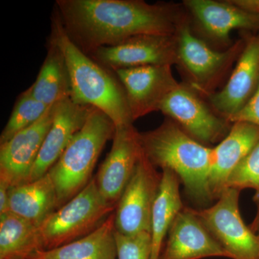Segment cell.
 Here are the masks:
<instances>
[{
	"label": "cell",
	"instance_id": "18",
	"mask_svg": "<svg viewBox=\"0 0 259 259\" xmlns=\"http://www.w3.org/2000/svg\"><path fill=\"white\" fill-rule=\"evenodd\" d=\"M184 5L209 37L228 42L236 29L258 28L259 16L235 5L213 0H187Z\"/></svg>",
	"mask_w": 259,
	"mask_h": 259
},
{
	"label": "cell",
	"instance_id": "13",
	"mask_svg": "<svg viewBox=\"0 0 259 259\" xmlns=\"http://www.w3.org/2000/svg\"><path fill=\"white\" fill-rule=\"evenodd\" d=\"M160 111L180 123L194 139L202 142H215L228 129V121L218 117L193 90L183 85H179L167 96Z\"/></svg>",
	"mask_w": 259,
	"mask_h": 259
},
{
	"label": "cell",
	"instance_id": "6",
	"mask_svg": "<svg viewBox=\"0 0 259 259\" xmlns=\"http://www.w3.org/2000/svg\"><path fill=\"white\" fill-rule=\"evenodd\" d=\"M240 192L226 188L214 205L202 210H192L231 258L259 259V236L245 226L242 219Z\"/></svg>",
	"mask_w": 259,
	"mask_h": 259
},
{
	"label": "cell",
	"instance_id": "25",
	"mask_svg": "<svg viewBox=\"0 0 259 259\" xmlns=\"http://www.w3.org/2000/svg\"><path fill=\"white\" fill-rule=\"evenodd\" d=\"M226 188L253 189L256 192L255 199L259 198V141L232 172Z\"/></svg>",
	"mask_w": 259,
	"mask_h": 259
},
{
	"label": "cell",
	"instance_id": "20",
	"mask_svg": "<svg viewBox=\"0 0 259 259\" xmlns=\"http://www.w3.org/2000/svg\"><path fill=\"white\" fill-rule=\"evenodd\" d=\"M115 212L88 236L49 250H37L30 259H116Z\"/></svg>",
	"mask_w": 259,
	"mask_h": 259
},
{
	"label": "cell",
	"instance_id": "5",
	"mask_svg": "<svg viewBox=\"0 0 259 259\" xmlns=\"http://www.w3.org/2000/svg\"><path fill=\"white\" fill-rule=\"evenodd\" d=\"M115 209L116 206L102 197L93 178L83 190L39 227L42 250L54 249L88 236Z\"/></svg>",
	"mask_w": 259,
	"mask_h": 259
},
{
	"label": "cell",
	"instance_id": "2",
	"mask_svg": "<svg viewBox=\"0 0 259 259\" xmlns=\"http://www.w3.org/2000/svg\"><path fill=\"white\" fill-rule=\"evenodd\" d=\"M51 37L66 59L74 103L96 107L106 114L116 127L132 125L125 90L112 71L83 53L72 41L57 13L53 15Z\"/></svg>",
	"mask_w": 259,
	"mask_h": 259
},
{
	"label": "cell",
	"instance_id": "31",
	"mask_svg": "<svg viewBox=\"0 0 259 259\" xmlns=\"http://www.w3.org/2000/svg\"><path fill=\"white\" fill-rule=\"evenodd\" d=\"M25 259H30V258H25Z\"/></svg>",
	"mask_w": 259,
	"mask_h": 259
},
{
	"label": "cell",
	"instance_id": "11",
	"mask_svg": "<svg viewBox=\"0 0 259 259\" xmlns=\"http://www.w3.org/2000/svg\"><path fill=\"white\" fill-rule=\"evenodd\" d=\"M171 66H140L114 71L125 90L133 122L159 111L165 99L180 85Z\"/></svg>",
	"mask_w": 259,
	"mask_h": 259
},
{
	"label": "cell",
	"instance_id": "14",
	"mask_svg": "<svg viewBox=\"0 0 259 259\" xmlns=\"http://www.w3.org/2000/svg\"><path fill=\"white\" fill-rule=\"evenodd\" d=\"M95 107L74 103L70 98L54 105V117L28 182L47 175L77 133L81 131ZM26 182V183H27Z\"/></svg>",
	"mask_w": 259,
	"mask_h": 259
},
{
	"label": "cell",
	"instance_id": "9",
	"mask_svg": "<svg viewBox=\"0 0 259 259\" xmlns=\"http://www.w3.org/2000/svg\"><path fill=\"white\" fill-rule=\"evenodd\" d=\"M177 64L185 71L192 88L210 95V89L242 51L241 42L226 51H217L193 35L185 22L177 32Z\"/></svg>",
	"mask_w": 259,
	"mask_h": 259
},
{
	"label": "cell",
	"instance_id": "26",
	"mask_svg": "<svg viewBox=\"0 0 259 259\" xmlns=\"http://www.w3.org/2000/svg\"><path fill=\"white\" fill-rule=\"evenodd\" d=\"M116 259H151V233L145 232L135 236H125L115 231Z\"/></svg>",
	"mask_w": 259,
	"mask_h": 259
},
{
	"label": "cell",
	"instance_id": "16",
	"mask_svg": "<svg viewBox=\"0 0 259 259\" xmlns=\"http://www.w3.org/2000/svg\"><path fill=\"white\" fill-rule=\"evenodd\" d=\"M168 234V240L159 259L231 258L192 209L185 207L179 213Z\"/></svg>",
	"mask_w": 259,
	"mask_h": 259
},
{
	"label": "cell",
	"instance_id": "19",
	"mask_svg": "<svg viewBox=\"0 0 259 259\" xmlns=\"http://www.w3.org/2000/svg\"><path fill=\"white\" fill-rule=\"evenodd\" d=\"M55 186L49 173L38 180L11 187L10 212L39 228L57 209Z\"/></svg>",
	"mask_w": 259,
	"mask_h": 259
},
{
	"label": "cell",
	"instance_id": "24",
	"mask_svg": "<svg viewBox=\"0 0 259 259\" xmlns=\"http://www.w3.org/2000/svg\"><path fill=\"white\" fill-rule=\"evenodd\" d=\"M49 107L34 97L31 88L27 89L20 94L15 102L9 120L0 136V145L5 144L20 131L37 122L45 115Z\"/></svg>",
	"mask_w": 259,
	"mask_h": 259
},
{
	"label": "cell",
	"instance_id": "8",
	"mask_svg": "<svg viewBox=\"0 0 259 259\" xmlns=\"http://www.w3.org/2000/svg\"><path fill=\"white\" fill-rule=\"evenodd\" d=\"M176 35H139L118 45L101 47L89 56L110 71L177 64Z\"/></svg>",
	"mask_w": 259,
	"mask_h": 259
},
{
	"label": "cell",
	"instance_id": "27",
	"mask_svg": "<svg viewBox=\"0 0 259 259\" xmlns=\"http://www.w3.org/2000/svg\"><path fill=\"white\" fill-rule=\"evenodd\" d=\"M232 122H248L259 127V83L253 96L244 107L228 120Z\"/></svg>",
	"mask_w": 259,
	"mask_h": 259
},
{
	"label": "cell",
	"instance_id": "1",
	"mask_svg": "<svg viewBox=\"0 0 259 259\" xmlns=\"http://www.w3.org/2000/svg\"><path fill=\"white\" fill-rule=\"evenodd\" d=\"M56 13L85 54L139 35H176L184 19L176 7L141 0H56Z\"/></svg>",
	"mask_w": 259,
	"mask_h": 259
},
{
	"label": "cell",
	"instance_id": "10",
	"mask_svg": "<svg viewBox=\"0 0 259 259\" xmlns=\"http://www.w3.org/2000/svg\"><path fill=\"white\" fill-rule=\"evenodd\" d=\"M139 134L133 125L116 127L111 150L95 177L102 197L116 207L144 152Z\"/></svg>",
	"mask_w": 259,
	"mask_h": 259
},
{
	"label": "cell",
	"instance_id": "29",
	"mask_svg": "<svg viewBox=\"0 0 259 259\" xmlns=\"http://www.w3.org/2000/svg\"><path fill=\"white\" fill-rule=\"evenodd\" d=\"M232 3L259 16V0H233Z\"/></svg>",
	"mask_w": 259,
	"mask_h": 259
},
{
	"label": "cell",
	"instance_id": "21",
	"mask_svg": "<svg viewBox=\"0 0 259 259\" xmlns=\"http://www.w3.org/2000/svg\"><path fill=\"white\" fill-rule=\"evenodd\" d=\"M151 214V259H159L163 241L179 213L184 209L181 199V180L175 172L163 168Z\"/></svg>",
	"mask_w": 259,
	"mask_h": 259
},
{
	"label": "cell",
	"instance_id": "30",
	"mask_svg": "<svg viewBox=\"0 0 259 259\" xmlns=\"http://www.w3.org/2000/svg\"><path fill=\"white\" fill-rule=\"evenodd\" d=\"M255 200L257 202V207H258V208H257L256 215H255L254 221L252 223L250 228L253 233L259 236V198L255 199Z\"/></svg>",
	"mask_w": 259,
	"mask_h": 259
},
{
	"label": "cell",
	"instance_id": "28",
	"mask_svg": "<svg viewBox=\"0 0 259 259\" xmlns=\"http://www.w3.org/2000/svg\"><path fill=\"white\" fill-rule=\"evenodd\" d=\"M11 187L0 180V215L10 212V190Z\"/></svg>",
	"mask_w": 259,
	"mask_h": 259
},
{
	"label": "cell",
	"instance_id": "15",
	"mask_svg": "<svg viewBox=\"0 0 259 259\" xmlns=\"http://www.w3.org/2000/svg\"><path fill=\"white\" fill-rule=\"evenodd\" d=\"M258 83L259 33L245 44L228 83L221 91L209 95V102L228 122L249 101Z\"/></svg>",
	"mask_w": 259,
	"mask_h": 259
},
{
	"label": "cell",
	"instance_id": "3",
	"mask_svg": "<svg viewBox=\"0 0 259 259\" xmlns=\"http://www.w3.org/2000/svg\"><path fill=\"white\" fill-rule=\"evenodd\" d=\"M139 136L143 151L153 166L175 172L187 194L197 202L206 203L212 199L209 177L213 148L199 144L172 120Z\"/></svg>",
	"mask_w": 259,
	"mask_h": 259
},
{
	"label": "cell",
	"instance_id": "7",
	"mask_svg": "<svg viewBox=\"0 0 259 259\" xmlns=\"http://www.w3.org/2000/svg\"><path fill=\"white\" fill-rule=\"evenodd\" d=\"M161 178L143 152L116 207V231L125 236L151 233V214Z\"/></svg>",
	"mask_w": 259,
	"mask_h": 259
},
{
	"label": "cell",
	"instance_id": "22",
	"mask_svg": "<svg viewBox=\"0 0 259 259\" xmlns=\"http://www.w3.org/2000/svg\"><path fill=\"white\" fill-rule=\"evenodd\" d=\"M30 88L34 97L49 107L71 97V83L67 63L62 51L51 36L47 57Z\"/></svg>",
	"mask_w": 259,
	"mask_h": 259
},
{
	"label": "cell",
	"instance_id": "4",
	"mask_svg": "<svg viewBox=\"0 0 259 259\" xmlns=\"http://www.w3.org/2000/svg\"><path fill=\"white\" fill-rule=\"evenodd\" d=\"M116 127L111 119L95 107L84 126L49 170L57 193V209L83 190L93 180V172Z\"/></svg>",
	"mask_w": 259,
	"mask_h": 259
},
{
	"label": "cell",
	"instance_id": "23",
	"mask_svg": "<svg viewBox=\"0 0 259 259\" xmlns=\"http://www.w3.org/2000/svg\"><path fill=\"white\" fill-rule=\"evenodd\" d=\"M42 250L38 228L12 212L0 215V259L29 258Z\"/></svg>",
	"mask_w": 259,
	"mask_h": 259
},
{
	"label": "cell",
	"instance_id": "17",
	"mask_svg": "<svg viewBox=\"0 0 259 259\" xmlns=\"http://www.w3.org/2000/svg\"><path fill=\"white\" fill-rule=\"evenodd\" d=\"M259 141V127L248 122H234L229 134L213 148L209 190L212 199L219 198L232 172Z\"/></svg>",
	"mask_w": 259,
	"mask_h": 259
},
{
	"label": "cell",
	"instance_id": "12",
	"mask_svg": "<svg viewBox=\"0 0 259 259\" xmlns=\"http://www.w3.org/2000/svg\"><path fill=\"white\" fill-rule=\"evenodd\" d=\"M51 105L37 122L0 145V180L10 187L26 183L54 117Z\"/></svg>",
	"mask_w": 259,
	"mask_h": 259
}]
</instances>
